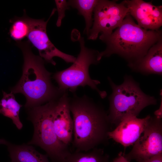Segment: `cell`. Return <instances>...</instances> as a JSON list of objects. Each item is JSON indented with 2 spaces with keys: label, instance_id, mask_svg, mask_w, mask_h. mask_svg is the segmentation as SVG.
<instances>
[{
  "label": "cell",
  "instance_id": "4fadbf2b",
  "mask_svg": "<svg viewBox=\"0 0 162 162\" xmlns=\"http://www.w3.org/2000/svg\"><path fill=\"white\" fill-rule=\"evenodd\" d=\"M162 38L153 45L142 58L129 67L144 74H162Z\"/></svg>",
  "mask_w": 162,
  "mask_h": 162
},
{
  "label": "cell",
  "instance_id": "ac0fdd59",
  "mask_svg": "<svg viewBox=\"0 0 162 162\" xmlns=\"http://www.w3.org/2000/svg\"><path fill=\"white\" fill-rule=\"evenodd\" d=\"M10 21L12 24L9 33L13 40L19 42L27 37L30 30L28 17L25 14L23 16L15 18Z\"/></svg>",
  "mask_w": 162,
  "mask_h": 162
},
{
  "label": "cell",
  "instance_id": "44dd1931",
  "mask_svg": "<svg viewBox=\"0 0 162 162\" xmlns=\"http://www.w3.org/2000/svg\"><path fill=\"white\" fill-rule=\"evenodd\" d=\"M111 162H130L124 157L123 153L121 152L118 156Z\"/></svg>",
  "mask_w": 162,
  "mask_h": 162
},
{
  "label": "cell",
  "instance_id": "277c9868",
  "mask_svg": "<svg viewBox=\"0 0 162 162\" xmlns=\"http://www.w3.org/2000/svg\"><path fill=\"white\" fill-rule=\"evenodd\" d=\"M108 79L112 90L108 113L111 124L117 126L125 118L137 117L146 107L157 104L155 98L144 93L131 76H125L120 85L115 84L109 77Z\"/></svg>",
  "mask_w": 162,
  "mask_h": 162
},
{
  "label": "cell",
  "instance_id": "2e32d148",
  "mask_svg": "<svg viewBox=\"0 0 162 162\" xmlns=\"http://www.w3.org/2000/svg\"><path fill=\"white\" fill-rule=\"evenodd\" d=\"M109 158L103 149L96 148L86 152H71L63 162H109Z\"/></svg>",
  "mask_w": 162,
  "mask_h": 162
},
{
  "label": "cell",
  "instance_id": "d6986e66",
  "mask_svg": "<svg viewBox=\"0 0 162 162\" xmlns=\"http://www.w3.org/2000/svg\"><path fill=\"white\" fill-rule=\"evenodd\" d=\"M55 2L58 14L56 25L57 26L60 27L61 25L62 20L65 16V11L69 9V6L66 0H55Z\"/></svg>",
  "mask_w": 162,
  "mask_h": 162
},
{
  "label": "cell",
  "instance_id": "7c38bea8",
  "mask_svg": "<svg viewBox=\"0 0 162 162\" xmlns=\"http://www.w3.org/2000/svg\"><path fill=\"white\" fill-rule=\"evenodd\" d=\"M149 115L142 118L136 116L127 117L108 134L109 139H111L126 148L133 145L143 132L150 117Z\"/></svg>",
  "mask_w": 162,
  "mask_h": 162
},
{
  "label": "cell",
  "instance_id": "5b68a950",
  "mask_svg": "<svg viewBox=\"0 0 162 162\" xmlns=\"http://www.w3.org/2000/svg\"><path fill=\"white\" fill-rule=\"evenodd\" d=\"M55 100L28 109V119L33 124L34 131L27 144L39 146L52 162H63L71 152L69 146L59 140L54 130L52 117Z\"/></svg>",
  "mask_w": 162,
  "mask_h": 162
},
{
  "label": "cell",
  "instance_id": "8992f818",
  "mask_svg": "<svg viewBox=\"0 0 162 162\" xmlns=\"http://www.w3.org/2000/svg\"><path fill=\"white\" fill-rule=\"evenodd\" d=\"M78 40L80 51L75 62L68 68L55 73L53 78L57 83L59 89L64 92L69 90L75 93L78 87L88 86L95 90L101 98H104L106 96V92L99 89L97 86L100 82L92 79L88 70L91 64L99 62L98 60L99 52L86 47L83 38L80 37Z\"/></svg>",
  "mask_w": 162,
  "mask_h": 162
},
{
  "label": "cell",
  "instance_id": "6da1fadb",
  "mask_svg": "<svg viewBox=\"0 0 162 162\" xmlns=\"http://www.w3.org/2000/svg\"><path fill=\"white\" fill-rule=\"evenodd\" d=\"M69 106L75 152H87L107 143L112 124L102 106L86 95L80 97L76 95L69 98Z\"/></svg>",
  "mask_w": 162,
  "mask_h": 162
},
{
  "label": "cell",
  "instance_id": "9c48e42d",
  "mask_svg": "<svg viewBox=\"0 0 162 162\" xmlns=\"http://www.w3.org/2000/svg\"><path fill=\"white\" fill-rule=\"evenodd\" d=\"M56 10V8L53 9L50 17L46 21L43 19H34L28 17L30 30L27 37L28 41L38 50L40 56L47 62L55 65L56 64L53 58L58 57L67 63H74L76 58L56 48L50 41L47 34V22Z\"/></svg>",
  "mask_w": 162,
  "mask_h": 162
},
{
  "label": "cell",
  "instance_id": "9a60e30c",
  "mask_svg": "<svg viewBox=\"0 0 162 162\" xmlns=\"http://www.w3.org/2000/svg\"><path fill=\"white\" fill-rule=\"evenodd\" d=\"M3 97L0 100V114L11 119L13 123L19 130L23 125L20 121L19 114L22 105L16 100L11 92L7 93L3 91Z\"/></svg>",
  "mask_w": 162,
  "mask_h": 162
},
{
  "label": "cell",
  "instance_id": "5bb4252c",
  "mask_svg": "<svg viewBox=\"0 0 162 162\" xmlns=\"http://www.w3.org/2000/svg\"><path fill=\"white\" fill-rule=\"evenodd\" d=\"M0 144L7 146L12 162H50L46 154L39 152L29 145H16L3 139H0Z\"/></svg>",
  "mask_w": 162,
  "mask_h": 162
},
{
  "label": "cell",
  "instance_id": "7402d4cb",
  "mask_svg": "<svg viewBox=\"0 0 162 162\" xmlns=\"http://www.w3.org/2000/svg\"><path fill=\"white\" fill-rule=\"evenodd\" d=\"M11 162H12L11 161Z\"/></svg>",
  "mask_w": 162,
  "mask_h": 162
},
{
  "label": "cell",
  "instance_id": "7a4b0ae2",
  "mask_svg": "<svg viewBox=\"0 0 162 162\" xmlns=\"http://www.w3.org/2000/svg\"><path fill=\"white\" fill-rule=\"evenodd\" d=\"M23 55L22 76L16 85L11 89L13 94L20 93L26 98L25 107L27 109L56 100L65 93L53 85L51 73L45 68L44 61L32 52L28 41L18 42Z\"/></svg>",
  "mask_w": 162,
  "mask_h": 162
},
{
  "label": "cell",
  "instance_id": "52a82bcc",
  "mask_svg": "<svg viewBox=\"0 0 162 162\" xmlns=\"http://www.w3.org/2000/svg\"><path fill=\"white\" fill-rule=\"evenodd\" d=\"M93 26L90 30L88 39L96 40L99 34L106 36L121 24L129 14V9L124 0L120 3L115 1L99 0L94 8Z\"/></svg>",
  "mask_w": 162,
  "mask_h": 162
},
{
  "label": "cell",
  "instance_id": "ffe728a7",
  "mask_svg": "<svg viewBox=\"0 0 162 162\" xmlns=\"http://www.w3.org/2000/svg\"><path fill=\"white\" fill-rule=\"evenodd\" d=\"M138 162H162V153H160L149 158L141 160Z\"/></svg>",
  "mask_w": 162,
  "mask_h": 162
},
{
  "label": "cell",
  "instance_id": "8fae6325",
  "mask_svg": "<svg viewBox=\"0 0 162 162\" xmlns=\"http://www.w3.org/2000/svg\"><path fill=\"white\" fill-rule=\"evenodd\" d=\"M67 93L55 101L52 118L54 130L58 139L69 146L72 141L73 123Z\"/></svg>",
  "mask_w": 162,
  "mask_h": 162
},
{
  "label": "cell",
  "instance_id": "ba28073f",
  "mask_svg": "<svg viewBox=\"0 0 162 162\" xmlns=\"http://www.w3.org/2000/svg\"><path fill=\"white\" fill-rule=\"evenodd\" d=\"M142 134L131 151L128 154L123 153L129 162L147 159L162 153L161 118L151 116Z\"/></svg>",
  "mask_w": 162,
  "mask_h": 162
},
{
  "label": "cell",
  "instance_id": "3957f363",
  "mask_svg": "<svg viewBox=\"0 0 162 162\" xmlns=\"http://www.w3.org/2000/svg\"><path fill=\"white\" fill-rule=\"evenodd\" d=\"M159 30H146L136 23L129 14L110 34L100 35L99 39L106 44V49L99 52L98 60L116 54L125 59L129 66L144 57L150 48L162 39Z\"/></svg>",
  "mask_w": 162,
  "mask_h": 162
},
{
  "label": "cell",
  "instance_id": "e0dca14e",
  "mask_svg": "<svg viewBox=\"0 0 162 162\" xmlns=\"http://www.w3.org/2000/svg\"><path fill=\"white\" fill-rule=\"evenodd\" d=\"M98 0H73L68 2V5L78 10V13L84 17L86 22L84 31L88 36L93 19L92 16Z\"/></svg>",
  "mask_w": 162,
  "mask_h": 162
},
{
  "label": "cell",
  "instance_id": "30bf717a",
  "mask_svg": "<svg viewBox=\"0 0 162 162\" xmlns=\"http://www.w3.org/2000/svg\"><path fill=\"white\" fill-rule=\"evenodd\" d=\"M129 14L138 25L146 30H159L162 25V6L153 5L152 2L142 0H124Z\"/></svg>",
  "mask_w": 162,
  "mask_h": 162
}]
</instances>
